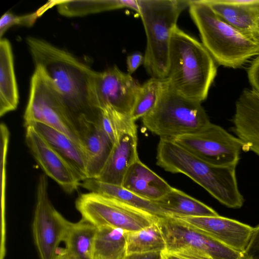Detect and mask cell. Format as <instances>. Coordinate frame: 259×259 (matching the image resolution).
<instances>
[{
    "instance_id": "5b68a950",
    "label": "cell",
    "mask_w": 259,
    "mask_h": 259,
    "mask_svg": "<svg viewBox=\"0 0 259 259\" xmlns=\"http://www.w3.org/2000/svg\"><path fill=\"white\" fill-rule=\"evenodd\" d=\"M191 1L139 0V14L146 36L144 66L151 77L166 78L172 31Z\"/></svg>"
},
{
    "instance_id": "cb8c5ba5",
    "label": "cell",
    "mask_w": 259,
    "mask_h": 259,
    "mask_svg": "<svg viewBox=\"0 0 259 259\" xmlns=\"http://www.w3.org/2000/svg\"><path fill=\"white\" fill-rule=\"evenodd\" d=\"M47 5H54L57 11L66 17H80L104 11L128 8L139 13V0L55 1Z\"/></svg>"
},
{
    "instance_id": "ba28073f",
    "label": "cell",
    "mask_w": 259,
    "mask_h": 259,
    "mask_svg": "<svg viewBox=\"0 0 259 259\" xmlns=\"http://www.w3.org/2000/svg\"><path fill=\"white\" fill-rule=\"evenodd\" d=\"M75 206L82 219L96 228L110 227L126 232L138 231L149 226L159 218L93 192L81 194L76 200Z\"/></svg>"
},
{
    "instance_id": "6da1fadb",
    "label": "cell",
    "mask_w": 259,
    "mask_h": 259,
    "mask_svg": "<svg viewBox=\"0 0 259 259\" xmlns=\"http://www.w3.org/2000/svg\"><path fill=\"white\" fill-rule=\"evenodd\" d=\"M26 42L35 68L58 92L79 133L87 123L97 124L101 112L96 90L98 72L44 40L28 37Z\"/></svg>"
},
{
    "instance_id": "277c9868",
    "label": "cell",
    "mask_w": 259,
    "mask_h": 259,
    "mask_svg": "<svg viewBox=\"0 0 259 259\" xmlns=\"http://www.w3.org/2000/svg\"><path fill=\"white\" fill-rule=\"evenodd\" d=\"M188 8L201 43L219 65L236 69L259 55V39L251 38L226 23L201 0H191Z\"/></svg>"
},
{
    "instance_id": "4dcf8cb0",
    "label": "cell",
    "mask_w": 259,
    "mask_h": 259,
    "mask_svg": "<svg viewBox=\"0 0 259 259\" xmlns=\"http://www.w3.org/2000/svg\"><path fill=\"white\" fill-rule=\"evenodd\" d=\"M244 253L249 259H259V225L254 228Z\"/></svg>"
},
{
    "instance_id": "83f0119b",
    "label": "cell",
    "mask_w": 259,
    "mask_h": 259,
    "mask_svg": "<svg viewBox=\"0 0 259 259\" xmlns=\"http://www.w3.org/2000/svg\"><path fill=\"white\" fill-rule=\"evenodd\" d=\"M165 84V79L151 77L141 85L131 117L135 121L148 114L155 106Z\"/></svg>"
},
{
    "instance_id": "3957f363",
    "label": "cell",
    "mask_w": 259,
    "mask_h": 259,
    "mask_svg": "<svg viewBox=\"0 0 259 259\" xmlns=\"http://www.w3.org/2000/svg\"><path fill=\"white\" fill-rule=\"evenodd\" d=\"M156 164L167 171L185 175L229 208H239L243 205L236 177L237 165H210L173 141L162 138L157 147Z\"/></svg>"
},
{
    "instance_id": "8992f818",
    "label": "cell",
    "mask_w": 259,
    "mask_h": 259,
    "mask_svg": "<svg viewBox=\"0 0 259 259\" xmlns=\"http://www.w3.org/2000/svg\"><path fill=\"white\" fill-rule=\"evenodd\" d=\"M142 120L151 133L169 140L197 132L211 123L201 102L174 92L166 81L155 106Z\"/></svg>"
},
{
    "instance_id": "d6a6232c",
    "label": "cell",
    "mask_w": 259,
    "mask_h": 259,
    "mask_svg": "<svg viewBox=\"0 0 259 259\" xmlns=\"http://www.w3.org/2000/svg\"><path fill=\"white\" fill-rule=\"evenodd\" d=\"M144 62V56L140 52H135L128 56L126 58L127 73L132 75Z\"/></svg>"
},
{
    "instance_id": "603a6c76",
    "label": "cell",
    "mask_w": 259,
    "mask_h": 259,
    "mask_svg": "<svg viewBox=\"0 0 259 259\" xmlns=\"http://www.w3.org/2000/svg\"><path fill=\"white\" fill-rule=\"evenodd\" d=\"M153 202L174 217L219 215L212 208L173 187L162 197Z\"/></svg>"
},
{
    "instance_id": "8fae6325",
    "label": "cell",
    "mask_w": 259,
    "mask_h": 259,
    "mask_svg": "<svg viewBox=\"0 0 259 259\" xmlns=\"http://www.w3.org/2000/svg\"><path fill=\"white\" fill-rule=\"evenodd\" d=\"M157 222L165 240L166 250L191 247L206 253L212 259H249L244 252L230 248L179 218H158Z\"/></svg>"
},
{
    "instance_id": "44dd1931",
    "label": "cell",
    "mask_w": 259,
    "mask_h": 259,
    "mask_svg": "<svg viewBox=\"0 0 259 259\" xmlns=\"http://www.w3.org/2000/svg\"><path fill=\"white\" fill-rule=\"evenodd\" d=\"M80 186L89 192L116 200L157 217L170 216L154 202L141 197L122 186L89 178L82 181Z\"/></svg>"
},
{
    "instance_id": "5bb4252c",
    "label": "cell",
    "mask_w": 259,
    "mask_h": 259,
    "mask_svg": "<svg viewBox=\"0 0 259 259\" xmlns=\"http://www.w3.org/2000/svg\"><path fill=\"white\" fill-rule=\"evenodd\" d=\"M228 247L244 252L254 228L238 221L221 217H176Z\"/></svg>"
},
{
    "instance_id": "2e32d148",
    "label": "cell",
    "mask_w": 259,
    "mask_h": 259,
    "mask_svg": "<svg viewBox=\"0 0 259 259\" xmlns=\"http://www.w3.org/2000/svg\"><path fill=\"white\" fill-rule=\"evenodd\" d=\"M136 123L121 130L113 145L108 158L96 178L106 183L122 186L123 178L130 167L139 158Z\"/></svg>"
},
{
    "instance_id": "836d02e7",
    "label": "cell",
    "mask_w": 259,
    "mask_h": 259,
    "mask_svg": "<svg viewBox=\"0 0 259 259\" xmlns=\"http://www.w3.org/2000/svg\"><path fill=\"white\" fill-rule=\"evenodd\" d=\"M162 252H155L127 254L124 259H162Z\"/></svg>"
},
{
    "instance_id": "30bf717a",
    "label": "cell",
    "mask_w": 259,
    "mask_h": 259,
    "mask_svg": "<svg viewBox=\"0 0 259 259\" xmlns=\"http://www.w3.org/2000/svg\"><path fill=\"white\" fill-rule=\"evenodd\" d=\"M68 222L52 204L49 196L47 177L40 175L32 223L33 236L40 259H55Z\"/></svg>"
},
{
    "instance_id": "d4e9b609",
    "label": "cell",
    "mask_w": 259,
    "mask_h": 259,
    "mask_svg": "<svg viewBox=\"0 0 259 259\" xmlns=\"http://www.w3.org/2000/svg\"><path fill=\"white\" fill-rule=\"evenodd\" d=\"M97 228L82 219L69 221L63 242L65 249L73 259H94Z\"/></svg>"
},
{
    "instance_id": "e575fe53",
    "label": "cell",
    "mask_w": 259,
    "mask_h": 259,
    "mask_svg": "<svg viewBox=\"0 0 259 259\" xmlns=\"http://www.w3.org/2000/svg\"><path fill=\"white\" fill-rule=\"evenodd\" d=\"M55 259H73L66 252L65 248H59Z\"/></svg>"
},
{
    "instance_id": "7402d4cb",
    "label": "cell",
    "mask_w": 259,
    "mask_h": 259,
    "mask_svg": "<svg viewBox=\"0 0 259 259\" xmlns=\"http://www.w3.org/2000/svg\"><path fill=\"white\" fill-rule=\"evenodd\" d=\"M19 94L14 71L12 47L5 38L0 40V116L15 110Z\"/></svg>"
},
{
    "instance_id": "7c38bea8",
    "label": "cell",
    "mask_w": 259,
    "mask_h": 259,
    "mask_svg": "<svg viewBox=\"0 0 259 259\" xmlns=\"http://www.w3.org/2000/svg\"><path fill=\"white\" fill-rule=\"evenodd\" d=\"M141 85L116 65L98 72L96 90L100 108L131 116Z\"/></svg>"
},
{
    "instance_id": "7a4b0ae2",
    "label": "cell",
    "mask_w": 259,
    "mask_h": 259,
    "mask_svg": "<svg viewBox=\"0 0 259 259\" xmlns=\"http://www.w3.org/2000/svg\"><path fill=\"white\" fill-rule=\"evenodd\" d=\"M217 73L215 62L202 44L175 27L170 39L167 75L164 79L168 87L201 103L207 98Z\"/></svg>"
},
{
    "instance_id": "ffe728a7",
    "label": "cell",
    "mask_w": 259,
    "mask_h": 259,
    "mask_svg": "<svg viewBox=\"0 0 259 259\" xmlns=\"http://www.w3.org/2000/svg\"><path fill=\"white\" fill-rule=\"evenodd\" d=\"M27 125L32 126L66 159L76 172L81 181L88 178L85 155L81 145L64 134L41 123L34 122Z\"/></svg>"
},
{
    "instance_id": "4fadbf2b",
    "label": "cell",
    "mask_w": 259,
    "mask_h": 259,
    "mask_svg": "<svg viewBox=\"0 0 259 259\" xmlns=\"http://www.w3.org/2000/svg\"><path fill=\"white\" fill-rule=\"evenodd\" d=\"M25 128L26 144L46 175L67 193L77 190L81 181L73 167L32 126L27 125Z\"/></svg>"
},
{
    "instance_id": "d6986e66",
    "label": "cell",
    "mask_w": 259,
    "mask_h": 259,
    "mask_svg": "<svg viewBox=\"0 0 259 259\" xmlns=\"http://www.w3.org/2000/svg\"><path fill=\"white\" fill-rule=\"evenodd\" d=\"M84 151L88 179H96L104 166L113 144L96 123H89L79 131Z\"/></svg>"
},
{
    "instance_id": "ac0fdd59",
    "label": "cell",
    "mask_w": 259,
    "mask_h": 259,
    "mask_svg": "<svg viewBox=\"0 0 259 259\" xmlns=\"http://www.w3.org/2000/svg\"><path fill=\"white\" fill-rule=\"evenodd\" d=\"M122 186L151 201L159 199L172 188L139 158L127 170Z\"/></svg>"
},
{
    "instance_id": "9c48e42d",
    "label": "cell",
    "mask_w": 259,
    "mask_h": 259,
    "mask_svg": "<svg viewBox=\"0 0 259 259\" xmlns=\"http://www.w3.org/2000/svg\"><path fill=\"white\" fill-rule=\"evenodd\" d=\"M175 143L202 161L214 166L237 165L243 143L211 122L200 131L176 137Z\"/></svg>"
},
{
    "instance_id": "4316f807",
    "label": "cell",
    "mask_w": 259,
    "mask_h": 259,
    "mask_svg": "<svg viewBox=\"0 0 259 259\" xmlns=\"http://www.w3.org/2000/svg\"><path fill=\"white\" fill-rule=\"evenodd\" d=\"M127 254L163 252L166 244L157 221L136 232H126Z\"/></svg>"
},
{
    "instance_id": "f1b7e54d",
    "label": "cell",
    "mask_w": 259,
    "mask_h": 259,
    "mask_svg": "<svg viewBox=\"0 0 259 259\" xmlns=\"http://www.w3.org/2000/svg\"><path fill=\"white\" fill-rule=\"evenodd\" d=\"M39 16L37 11L33 13L22 16H17L7 12L5 13L0 19V36L2 38L5 32L11 26L15 25H20L31 26Z\"/></svg>"
},
{
    "instance_id": "9a60e30c",
    "label": "cell",
    "mask_w": 259,
    "mask_h": 259,
    "mask_svg": "<svg viewBox=\"0 0 259 259\" xmlns=\"http://www.w3.org/2000/svg\"><path fill=\"white\" fill-rule=\"evenodd\" d=\"M232 130L243 143V151L259 156V93L245 89L235 104Z\"/></svg>"
},
{
    "instance_id": "484cf974",
    "label": "cell",
    "mask_w": 259,
    "mask_h": 259,
    "mask_svg": "<svg viewBox=\"0 0 259 259\" xmlns=\"http://www.w3.org/2000/svg\"><path fill=\"white\" fill-rule=\"evenodd\" d=\"M126 255L125 231L110 227L97 228L94 259H124Z\"/></svg>"
},
{
    "instance_id": "52a82bcc",
    "label": "cell",
    "mask_w": 259,
    "mask_h": 259,
    "mask_svg": "<svg viewBox=\"0 0 259 259\" xmlns=\"http://www.w3.org/2000/svg\"><path fill=\"white\" fill-rule=\"evenodd\" d=\"M24 120L25 126L32 122L41 123L64 134L82 146L79 133L59 93L36 68L30 80Z\"/></svg>"
},
{
    "instance_id": "e0dca14e",
    "label": "cell",
    "mask_w": 259,
    "mask_h": 259,
    "mask_svg": "<svg viewBox=\"0 0 259 259\" xmlns=\"http://www.w3.org/2000/svg\"><path fill=\"white\" fill-rule=\"evenodd\" d=\"M224 21L246 36L259 39V0H201Z\"/></svg>"
},
{
    "instance_id": "f546056e",
    "label": "cell",
    "mask_w": 259,
    "mask_h": 259,
    "mask_svg": "<svg viewBox=\"0 0 259 259\" xmlns=\"http://www.w3.org/2000/svg\"><path fill=\"white\" fill-rule=\"evenodd\" d=\"M162 259H212L206 253L191 247L181 248L162 252Z\"/></svg>"
},
{
    "instance_id": "1f68e13d",
    "label": "cell",
    "mask_w": 259,
    "mask_h": 259,
    "mask_svg": "<svg viewBox=\"0 0 259 259\" xmlns=\"http://www.w3.org/2000/svg\"><path fill=\"white\" fill-rule=\"evenodd\" d=\"M247 76L252 90L259 93V56L251 62L248 69Z\"/></svg>"
}]
</instances>
